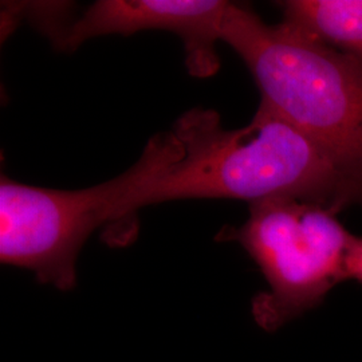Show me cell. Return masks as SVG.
<instances>
[{
	"label": "cell",
	"mask_w": 362,
	"mask_h": 362,
	"mask_svg": "<svg viewBox=\"0 0 362 362\" xmlns=\"http://www.w3.org/2000/svg\"><path fill=\"white\" fill-rule=\"evenodd\" d=\"M172 132L182 155L117 206L113 223L145 206L182 199H236L250 204L299 199L336 211L362 206V179L321 144L259 105L242 129H224L214 110L194 109Z\"/></svg>",
	"instance_id": "obj_1"
},
{
	"label": "cell",
	"mask_w": 362,
	"mask_h": 362,
	"mask_svg": "<svg viewBox=\"0 0 362 362\" xmlns=\"http://www.w3.org/2000/svg\"><path fill=\"white\" fill-rule=\"evenodd\" d=\"M220 40L243 59L260 106L321 144L362 179V64L286 23L230 3Z\"/></svg>",
	"instance_id": "obj_2"
},
{
	"label": "cell",
	"mask_w": 362,
	"mask_h": 362,
	"mask_svg": "<svg viewBox=\"0 0 362 362\" xmlns=\"http://www.w3.org/2000/svg\"><path fill=\"white\" fill-rule=\"evenodd\" d=\"M182 155L170 130L155 134L139 161L121 176L85 189L33 187L1 176L0 260L27 269L43 285L69 291L77 282L78 254L93 231L113 223L130 191Z\"/></svg>",
	"instance_id": "obj_3"
},
{
	"label": "cell",
	"mask_w": 362,
	"mask_h": 362,
	"mask_svg": "<svg viewBox=\"0 0 362 362\" xmlns=\"http://www.w3.org/2000/svg\"><path fill=\"white\" fill-rule=\"evenodd\" d=\"M337 215L336 209L317 203L272 199L250 204L242 227L218 233V240L243 247L269 284L267 291L252 299L254 320L263 330H279L348 281L354 235Z\"/></svg>",
	"instance_id": "obj_4"
},
{
	"label": "cell",
	"mask_w": 362,
	"mask_h": 362,
	"mask_svg": "<svg viewBox=\"0 0 362 362\" xmlns=\"http://www.w3.org/2000/svg\"><path fill=\"white\" fill-rule=\"evenodd\" d=\"M228 4L223 0H98L73 18L65 7L42 31L62 52H74L88 39L103 35L169 31L184 43L188 71L206 78L219 69L215 43Z\"/></svg>",
	"instance_id": "obj_5"
},
{
	"label": "cell",
	"mask_w": 362,
	"mask_h": 362,
	"mask_svg": "<svg viewBox=\"0 0 362 362\" xmlns=\"http://www.w3.org/2000/svg\"><path fill=\"white\" fill-rule=\"evenodd\" d=\"M284 23L362 64V0H287Z\"/></svg>",
	"instance_id": "obj_6"
},
{
	"label": "cell",
	"mask_w": 362,
	"mask_h": 362,
	"mask_svg": "<svg viewBox=\"0 0 362 362\" xmlns=\"http://www.w3.org/2000/svg\"><path fill=\"white\" fill-rule=\"evenodd\" d=\"M346 279L362 282V238L354 236L346 262Z\"/></svg>",
	"instance_id": "obj_7"
}]
</instances>
